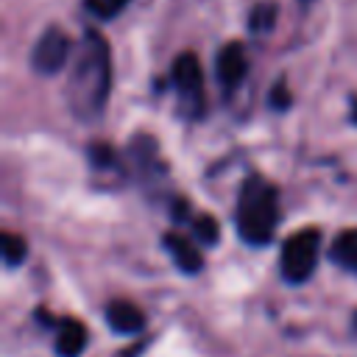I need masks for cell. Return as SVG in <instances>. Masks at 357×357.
Here are the masks:
<instances>
[{
	"label": "cell",
	"mask_w": 357,
	"mask_h": 357,
	"mask_svg": "<svg viewBox=\"0 0 357 357\" xmlns=\"http://www.w3.org/2000/svg\"><path fill=\"white\" fill-rule=\"evenodd\" d=\"M112 89V50L98 31H86L70 64L67 103L78 120H95Z\"/></svg>",
	"instance_id": "1"
},
{
	"label": "cell",
	"mask_w": 357,
	"mask_h": 357,
	"mask_svg": "<svg viewBox=\"0 0 357 357\" xmlns=\"http://www.w3.org/2000/svg\"><path fill=\"white\" fill-rule=\"evenodd\" d=\"M234 223L248 245H265L279 226V192L262 176H248L240 187Z\"/></svg>",
	"instance_id": "2"
},
{
	"label": "cell",
	"mask_w": 357,
	"mask_h": 357,
	"mask_svg": "<svg viewBox=\"0 0 357 357\" xmlns=\"http://www.w3.org/2000/svg\"><path fill=\"white\" fill-rule=\"evenodd\" d=\"M318 251H321V231L318 229H298L296 234H290L284 240L282 257H279L282 276L293 284L307 282L318 265Z\"/></svg>",
	"instance_id": "3"
},
{
	"label": "cell",
	"mask_w": 357,
	"mask_h": 357,
	"mask_svg": "<svg viewBox=\"0 0 357 357\" xmlns=\"http://www.w3.org/2000/svg\"><path fill=\"white\" fill-rule=\"evenodd\" d=\"M170 81L178 95V109L187 117L204 114V70L195 53H181L170 67Z\"/></svg>",
	"instance_id": "4"
},
{
	"label": "cell",
	"mask_w": 357,
	"mask_h": 357,
	"mask_svg": "<svg viewBox=\"0 0 357 357\" xmlns=\"http://www.w3.org/2000/svg\"><path fill=\"white\" fill-rule=\"evenodd\" d=\"M70 50H73V42L70 36L59 28V25H50L47 31H42V36L36 39L33 45V53H31V64L39 75H56L67 59H70Z\"/></svg>",
	"instance_id": "5"
},
{
	"label": "cell",
	"mask_w": 357,
	"mask_h": 357,
	"mask_svg": "<svg viewBox=\"0 0 357 357\" xmlns=\"http://www.w3.org/2000/svg\"><path fill=\"white\" fill-rule=\"evenodd\" d=\"M215 70H218V81L226 92H234L243 78H245V70H248V59H245V50L240 42H226L220 50H218V61H215Z\"/></svg>",
	"instance_id": "6"
},
{
	"label": "cell",
	"mask_w": 357,
	"mask_h": 357,
	"mask_svg": "<svg viewBox=\"0 0 357 357\" xmlns=\"http://www.w3.org/2000/svg\"><path fill=\"white\" fill-rule=\"evenodd\" d=\"M103 315H106L109 329H114V332H120V335H137V332L145 326V312H142L137 304L123 301V298L109 301V307H106Z\"/></svg>",
	"instance_id": "7"
},
{
	"label": "cell",
	"mask_w": 357,
	"mask_h": 357,
	"mask_svg": "<svg viewBox=\"0 0 357 357\" xmlns=\"http://www.w3.org/2000/svg\"><path fill=\"white\" fill-rule=\"evenodd\" d=\"M162 243H165V248L170 251V257H173V262L178 265V271H184V273H198V271L204 268L201 251H198V245H195L187 234L167 231Z\"/></svg>",
	"instance_id": "8"
},
{
	"label": "cell",
	"mask_w": 357,
	"mask_h": 357,
	"mask_svg": "<svg viewBox=\"0 0 357 357\" xmlns=\"http://www.w3.org/2000/svg\"><path fill=\"white\" fill-rule=\"evenodd\" d=\"M86 346V329L75 318L56 321V351L59 357H78Z\"/></svg>",
	"instance_id": "9"
},
{
	"label": "cell",
	"mask_w": 357,
	"mask_h": 357,
	"mask_svg": "<svg viewBox=\"0 0 357 357\" xmlns=\"http://www.w3.org/2000/svg\"><path fill=\"white\" fill-rule=\"evenodd\" d=\"M332 259L343 271L357 273V229H346L337 234V240L332 243Z\"/></svg>",
	"instance_id": "10"
},
{
	"label": "cell",
	"mask_w": 357,
	"mask_h": 357,
	"mask_svg": "<svg viewBox=\"0 0 357 357\" xmlns=\"http://www.w3.org/2000/svg\"><path fill=\"white\" fill-rule=\"evenodd\" d=\"M0 245H3V259H6L8 268H14V265H20V262L25 259L28 245H25V240H22L20 234H14V231H3Z\"/></svg>",
	"instance_id": "11"
},
{
	"label": "cell",
	"mask_w": 357,
	"mask_h": 357,
	"mask_svg": "<svg viewBox=\"0 0 357 357\" xmlns=\"http://www.w3.org/2000/svg\"><path fill=\"white\" fill-rule=\"evenodd\" d=\"M192 234H195V240H201L204 245H215V243H218V220H215L212 215H206V212L195 215V218H192Z\"/></svg>",
	"instance_id": "12"
},
{
	"label": "cell",
	"mask_w": 357,
	"mask_h": 357,
	"mask_svg": "<svg viewBox=\"0 0 357 357\" xmlns=\"http://www.w3.org/2000/svg\"><path fill=\"white\" fill-rule=\"evenodd\" d=\"M86 3V8L95 14V17H100V20H112V17H117L126 6H128V0H84Z\"/></svg>",
	"instance_id": "13"
},
{
	"label": "cell",
	"mask_w": 357,
	"mask_h": 357,
	"mask_svg": "<svg viewBox=\"0 0 357 357\" xmlns=\"http://www.w3.org/2000/svg\"><path fill=\"white\" fill-rule=\"evenodd\" d=\"M273 20H276V6H273V3H268V6L262 3V6H257L254 14H251V28L259 31V33H265V31L273 28Z\"/></svg>",
	"instance_id": "14"
},
{
	"label": "cell",
	"mask_w": 357,
	"mask_h": 357,
	"mask_svg": "<svg viewBox=\"0 0 357 357\" xmlns=\"http://www.w3.org/2000/svg\"><path fill=\"white\" fill-rule=\"evenodd\" d=\"M271 103H273L276 109H284V106L290 103V92H287V86H284L282 81L273 86V92H271Z\"/></svg>",
	"instance_id": "15"
}]
</instances>
